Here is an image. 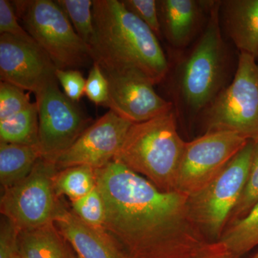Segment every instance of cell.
I'll return each instance as SVG.
<instances>
[{
    "label": "cell",
    "instance_id": "cell-1",
    "mask_svg": "<svg viewBox=\"0 0 258 258\" xmlns=\"http://www.w3.org/2000/svg\"><path fill=\"white\" fill-rule=\"evenodd\" d=\"M103 230L126 258H203L224 247L204 235L188 197L163 191L116 160L95 169Z\"/></svg>",
    "mask_w": 258,
    "mask_h": 258
},
{
    "label": "cell",
    "instance_id": "cell-2",
    "mask_svg": "<svg viewBox=\"0 0 258 258\" xmlns=\"http://www.w3.org/2000/svg\"><path fill=\"white\" fill-rule=\"evenodd\" d=\"M94 35L90 43L93 61L103 69H134L154 85L169 72L159 38L118 0H95Z\"/></svg>",
    "mask_w": 258,
    "mask_h": 258
},
{
    "label": "cell",
    "instance_id": "cell-3",
    "mask_svg": "<svg viewBox=\"0 0 258 258\" xmlns=\"http://www.w3.org/2000/svg\"><path fill=\"white\" fill-rule=\"evenodd\" d=\"M172 111L133 123L113 160L149 180L163 191H175L185 144Z\"/></svg>",
    "mask_w": 258,
    "mask_h": 258
},
{
    "label": "cell",
    "instance_id": "cell-4",
    "mask_svg": "<svg viewBox=\"0 0 258 258\" xmlns=\"http://www.w3.org/2000/svg\"><path fill=\"white\" fill-rule=\"evenodd\" d=\"M15 13L28 32L58 69H77L93 64L91 49L55 1H12Z\"/></svg>",
    "mask_w": 258,
    "mask_h": 258
},
{
    "label": "cell",
    "instance_id": "cell-5",
    "mask_svg": "<svg viewBox=\"0 0 258 258\" xmlns=\"http://www.w3.org/2000/svg\"><path fill=\"white\" fill-rule=\"evenodd\" d=\"M254 146L249 140L208 186L188 197L191 217L212 242L220 240L243 192Z\"/></svg>",
    "mask_w": 258,
    "mask_h": 258
},
{
    "label": "cell",
    "instance_id": "cell-6",
    "mask_svg": "<svg viewBox=\"0 0 258 258\" xmlns=\"http://www.w3.org/2000/svg\"><path fill=\"white\" fill-rule=\"evenodd\" d=\"M221 2H213L203 35L185 60L179 78L183 99L194 111L203 109L218 96L225 73V50L220 28Z\"/></svg>",
    "mask_w": 258,
    "mask_h": 258
},
{
    "label": "cell",
    "instance_id": "cell-7",
    "mask_svg": "<svg viewBox=\"0 0 258 258\" xmlns=\"http://www.w3.org/2000/svg\"><path fill=\"white\" fill-rule=\"evenodd\" d=\"M206 123L207 132L229 131L258 139V66L253 56L240 52L233 81L212 102Z\"/></svg>",
    "mask_w": 258,
    "mask_h": 258
},
{
    "label": "cell",
    "instance_id": "cell-8",
    "mask_svg": "<svg viewBox=\"0 0 258 258\" xmlns=\"http://www.w3.org/2000/svg\"><path fill=\"white\" fill-rule=\"evenodd\" d=\"M57 171L53 161L40 158L25 179L3 190L2 215L9 219L20 232L53 222L60 203L53 187Z\"/></svg>",
    "mask_w": 258,
    "mask_h": 258
},
{
    "label": "cell",
    "instance_id": "cell-9",
    "mask_svg": "<svg viewBox=\"0 0 258 258\" xmlns=\"http://www.w3.org/2000/svg\"><path fill=\"white\" fill-rule=\"evenodd\" d=\"M249 141L235 132L212 131L186 142L175 191L189 197L204 189Z\"/></svg>",
    "mask_w": 258,
    "mask_h": 258
},
{
    "label": "cell",
    "instance_id": "cell-10",
    "mask_svg": "<svg viewBox=\"0 0 258 258\" xmlns=\"http://www.w3.org/2000/svg\"><path fill=\"white\" fill-rule=\"evenodd\" d=\"M57 83L47 85L35 94L39 149L42 158L54 163L93 123L77 103L60 91Z\"/></svg>",
    "mask_w": 258,
    "mask_h": 258
},
{
    "label": "cell",
    "instance_id": "cell-11",
    "mask_svg": "<svg viewBox=\"0 0 258 258\" xmlns=\"http://www.w3.org/2000/svg\"><path fill=\"white\" fill-rule=\"evenodd\" d=\"M102 70L108 82L106 107L121 118L142 123L172 111V103L159 96L152 81L138 70Z\"/></svg>",
    "mask_w": 258,
    "mask_h": 258
},
{
    "label": "cell",
    "instance_id": "cell-12",
    "mask_svg": "<svg viewBox=\"0 0 258 258\" xmlns=\"http://www.w3.org/2000/svg\"><path fill=\"white\" fill-rule=\"evenodd\" d=\"M132 124L109 110L56 159V167L60 171L74 166H89L96 169L106 165L115 159Z\"/></svg>",
    "mask_w": 258,
    "mask_h": 258
},
{
    "label": "cell",
    "instance_id": "cell-13",
    "mask_svg": "<svg viewBox=\"0 0 258 258\" xmlns=\"http://www.w3.org/2000/svg\"><path fill=\"white\" fill-rule=\"evenodd\" d=\"M57 68L37 43L6 34L0 35V77L24 91L36 93L50 83L58 82Z\"/></svg>",
    "mask_w": 258,
    "mask_h": 258
},
{
    "label": "cell",
    "instance_id": "cell-14",
    "mask_svg": "<svg viewBox=\"0 0 258 258\" xmlns=\"http://www.w3.org/2000/svg\"><path fill=\"white\" fill-rule=\"evenodd\" d=\"M53 222L80 258H126L103 228L85 223L61 203Z\"/></svg>",
    "mask_w": 258,
    "mask_h": 258
},
{
    "label": "cell",
    "instance_id": "cell-15",
    "mask_svg": "<svg viewBox=\"0 0 258 258\" xmlns=\"http://www.w3.org/2000/svg\"><path fill=\"white\" fill-rule=\"evenodd\" d=\"M205 3L195 0L157 1L162 35L173 46L183 47L190 41Z\"/></svg>",
    "mask_w": 258,
    "mask_h": 258
},
{
    "label": "cell",
    "instance_id": "cell-16",
    "mask_svg": "<svg viewBox=\"0 0 258 258\" xmlns=\"http://www.w3.org/2000/svg\"><path fill=\"white\" fill-rule=\"evenodd\" d=\"M229 36L240 52L258 58V0L222 2Z\"/></svg>",
    "mask_w": 258,
    "mask_h": 258
},
{
    "label": "cell",
    "instance_id": "cell-17",
    "mask_svg": "<svg viewBox=\"0 0 258 258\" xmlns=\"http://www.w3.org/2000/svg\"><path fill=\"white\" fill-rule=\"evenodd\" d=\"M54 222L20 231L18 250L25 258H74Z\"/></svg>",
    "mask_w": 258,
    "mask_h": 258
},
{
    "label": "cell",
    "instance_id": "cell-18",
    "mask_svg": "<svg viewBox=\"0 0 258 258\" xmlns=\"http://www.w3.org/2000/svg\"><path fill=\"white\" fill-rule=\"evenodd\" d=\"M41 157L37 146L0 142V183L3 190L25 179Z\"/></svg>",
    "mask_w": 258,
    "mask_h": 258
},
{
    "label": "cell",
    "instance_id": "cell-19",
    "mask_svg": "<svg viewBox=\"0 0 258 258\" xmlns=\"http://www.w3.org/2000/svg\"><path fill=\"white\" fill-rule=\"evenodd\" d=\"M218 242L238 257L257 247L258 202L245 216L227 226Z\"/></svg>",
    "mask_w": 258,
    "mask_h": 258
},
{
    "label": "cell",
    "instance_id": "cell-20",
    "mask_svg": "<svg viewBox=\"0 0 258 258\" xmlns=\"http://www.w3.org/2000/svg\"><path fill=\"white\" fill-rule=\"evenodd\" d=\"M39 117L36 103L0 121V142L38 147Z\"/></svg>",
    "mask_w": 258,
    "mask_h": 258
},
{
    "label": "cell",
    "instance_id": "cell-21",
    "mask_svg": "<svg viewBox=\"0 0 258 258\" xmlns=\"http://www.w3.org/2000/svg\"><path fill=\"white\" fill-rule=\"evenodd\" d=\"M53 187L57 198L64 195L71 202L79 200L96 187L95 169L79 165L58 171L54 176Z\"/></svg>",
    "mask_w": 258,
    "mask_h": 258
},
{
    "label": "cell",
    "instance_id": "cell-22",
    "mask_svg": "<svg viewBox=\"0 0 258 258\" xmlns=\"http://www.w3.org/2000/svg\"><path fill=\"white\" fill-rule=\"evenodd\" d=\"M79 37L89 46L94 35L91 0H56Z\"/></svg>",
    "mask_w": 258,
    "mask_h": 258
},
{
    "label": "cell",
    "instance_id": "cell-23",
    "mask_svg": "<svg viewBox=\"0 0 258 258\" xmlns=\"http://www.w3.org/2000/svg\"><path fill=\"white\" fill-rule=\"evenodd\" d=\"M71 210L85 223L97 228H103L106 219V208L97 186L86 196L71 202Z\"/></svg>",
    "mask_w": 258,
    "mask_h": 258
},
{
    "label": "cell",
    "instance_id": "cell-24",
    "mask_svg": "<svg viewBox=\"0 0 258 258\" xmlns=\"http://www.w3.org/2000/svg\"><path fill=\"white\" fill-rule=\"evenodd\" d=\"M254 142L253 155L243 192L231 214L227 225L245 216L258 202V139L254 140Z\"/></svg>",
    "mask_w": 258,
    "mask_h": 258
},
{
    "label": "cell",
    "instance_id": "cell-25",
    "mask_svg": "<svg viewBox=\"0 0 258 258\" xmlns=\"http://www.w3.org/2000/svg\"><path fill=\"white\" fill-rule=\"evenodd\" d=\"M21 88L10 83H0V121L20 113L32 104L30 97Z\"/></svg>",
    "mask_w": 258,
    "mask_h": 258
},
{
    "label": "cell",
    "instance_id": "cell-26",
    "mask_svg": "<svg viewBox=\"0 0 258 258\" xmlns=\"http://www.w3.org/2000/svg\"><path fill=\"white\" fill-rule=\"evenodd\" d=\"M122 3L130 13L147 25L161 38L162 36L157 1L155 0H122Z\"/></svg>",
    "mask_w": 258,
    "mask_h": 258
},
{
    "label": "cell",
    "instance_id": "cell-27",
    "mask_svg": "<svg viewBox=\"0 0 258 258\" xmlns=\"http://www.w3.org/2000/svg\"><path fill=\"white\" fill-rule=\"evenodd\" d=\"M84 96L96 106H107L108 82L98 62H93L90 70L85 86Z\"/></svg>",
    "mask_w": 258,
    "mask_h": 258
},
{
    "label": "cell",
    "instance_id": "cell-28",
    "mask_svg": "<svg viewBox=\"0 0 258 258\" xmlns=\"http://www.w3.org/2000/svg\"><path fill=\"white\" fill-rule=\"evenodd\" d=\"M20 22L12 2L0 0V33L30 43H36Z\"/></svg>",
    "mask_w": 258,
    "mask_h": 258
},
{
    "label": "cell",
    "instance_id": "cell-29",
    "mask_svg": "<svg viewBox=\"0 0 258 258\" xmlns=\"http://www.w3.org/2000/svg\"><path fill=\"white\" fill-rule=\"evenodd\" d=\"M55 76L63 93L70 99L77 103L84 96L86 79L79 70L57 69Z\"/></svg>",
    "mask_w": 258,
    "mask_h": 258
},
{
    "label": "cell",
    "instance_id": "cell-30",
    "mask_svg": "<svg viewBox=\"0 0 258 258\" xmlns=\"http://www.w3.org/2000/svg\"><path fill=\"white\" fill-rule=\"evenodd\" d=\"M18 229L9 219L2 216L0 225V258H12L18 249Z\"/></svg>",
    "mask_w": 258,
    "mask_h": 258
},
{
    "label": "cell",
    "instance_id": "cell-31",
    "mask_svg": "<svg viewBox=\"0 0 258 258\" xmlns=\"http://www.w3.org/2000/svg\"><path fill=\"white\" fill-rule=\"evenodd\" d=\"M203 258H240L237 257V256L234 255L233 254L231 253V252H228L225 248H222L220 249V250L217 251V252H214V253H212L209 254V255L206 256V257Z\"/></svg>",
    "mask_w": 258,
    "mask_h": 258
},
{
    "label": "cell",
    "instance_id": "cell-32",
    "mask_svg": "<svg viewBox=\"0 0 258 258\" xmlns=\"http://www.w3.org/2000/svg\"><path fill=\"white\" fill-rule=\"evenodd\" d=\"M12 258H25L23 257V254L20 253V251L18 250L14 254V255L12 257Z\"/></svg>",
    "mask_w": 258,
    "mask_h": 258
},
{
    "label": "cell",
    "instance_id": "cell-33",
    "mask_svg": "<svg viewBox=\"0 0 258 258\" xmlns=\"http://www.w3.org/2000/svg\"><path fill=\"white\" fill-rule=\"evenodd\" d=\"M252 258H258V252L257 254H254V257Z\"/></svg>",
    "mask_w": 258,
    "mask_h": 258
}]
</instances>
